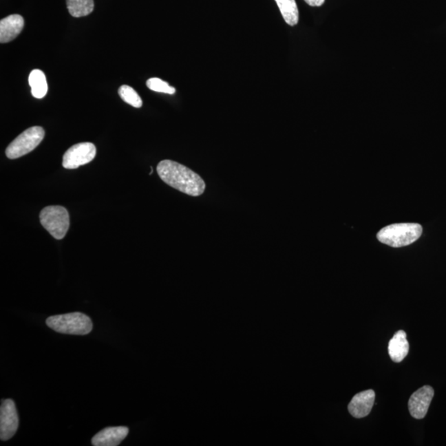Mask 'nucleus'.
Segmentation results:
<instances>
[{
    "mask_svg": "<svg viewBox=\"0 0 446 446\" xmlns=\"http://www.w3.org/2000/svg\"><path fill=\"white\" fill-rule=\"evenodd\" d=\"M157 173L165 184L188 195L198 197L204 193V180L192 169L176 161L164 160L157 165Z\"/></svg>",
    "mask_w": 446,
    "mask_h": 446,
    "instance_id": "obj_1",
    "label": "nucleus"
},
{
    "mask_svg": "<svg viewBox=\"0 0 446 446\" xmlns=\"http://www.w3.org/2000/svg\"><path fill=\"white\" fill-rule=\"evenodd\" d=\"M423 233V226L418 223H398L383 227L379 231L377 238L380 242L392 247L411 245Z\"/></svg>",
    "mask_w": 446,
    "mask_h": 446,
    "instance_id": "obj_2",
    "label": "nucleus"
},
{
    "mask_svg": "<svg viewBox=\"0 0 446 446\" xmlns=\"http://www.w3.org/2000/svg\"><path fill=\"white\" fill-rule=\"evenodd\" d=\"M45 323L56 332L85 336L93 329L90 317L82 312H72L47 318Z\"/></svg>",
    "mask_w": 446,
    "mask_h": 446,
    "instance_id": "obj_3",
    "label": "nucleus"
},
{
    "mask_svg": "<svg viewBox=\"0 0 446 446\" xmlns=\"http://www.w3.org/2000/svg\"><path fill=\"white\" fill-rule=\"evenodd\" d=\"M40 222L54 238L63 239L70 227L68 211L62 206H48L41 210Z\"/></svg>",
    "mask_w": 446,
    "mask_h": 446,
    "instance_id": "obj_4",
    "label": "nucleus"
},
{
    "mask_svg": "<svg viewBox=\"0 0 446 446\" xmlns=\"http://www.w3.org/2000/svg\"><path fill=\"white\" fill-rule=\"evenodd\" d=\"M45 131L41 127H32L8 145L6 154L8 159L20 158L34 150L43 142Z\"/></svg>",
    "mask_w": 446,
    "mask_h": 446,
    "instance_id": "obj_5",
    "label": "nucleus"
},
{
    "mask_svg": "<svg viewBox=\"0 0 446 446\" xmlns=\"http://www.w3.org/2000/svg\"><path fill=\"white\" fill-rule=\"evenodd\" d=\"M96 147L91 142H81L74 145L63 156L62 165L68 169H77L91 162L96 156Z\"/></svg>",
    "mask_w": 446,
    "mask_h": 446,
    "instance_id": "obj_6",
    "label": "nucleus"
},
{
    "mask_svg": "<svg viewBox=\"0 0 446 446\" xmlns=\"http://www.w3.org/2000/svg\"><path fill=\"white\" fill-rule=\"evenodd\" d=\"M18 427L19 416L14 401L2 400L0 407V439L3 441L10 440Z\"/></svg>",
    "mask_w": 446,
    "mask_h": 446,
    "instance_id": "obj_7",
    "label": "nucleus"
},
{
    "mask_svg": "<svg viewBox=\"0 0 446 446\" xmlns=\"http://www.w3.org/2000/svg\"><path fill=\"white\" fill-rule=\"evenodd\" d=\"M433 396L434 390L431 386L425 385L416 391L408 401L409 412L412 416L416 419L424 418Z\"/></svg>",
    "mask_w": 446,
    "mask_h": 446,
    "instance_id": "obj_8",
    "label": "nucleus"
},
{
    "mask_svg": "<svg viewBox=\"0 0 446 446\" xmlns=\"http://www.w3.org/2000/svg\"><path fill=\"white\" fill-rule=\"evenodd\" d=\"M375 392L369 390L354 395L348 406L349 412L355 418H363L370 414L374 406Z\"/></svg>",
    "mask_w": 446,
    "mask_h": 446,
    "instance_id": "obj_9",
    "label": "nucleus"
},
{
    "mask_svg": "<svg viewBox=\"0 0 446 446\" xmlns=\"http://www.w3.org/2000/svg\"><path fill=\"white\" fill-rule=\"evenodd\" d=\"M129 433L126 427H114L103 429L95 435L91 442L94 446H117Z\"/></svg>",
    "mask_w": 446,
    "mask_h": 446,
    "instance_id": "obj_10",
    "label": "nucleus"
},
{
    "mask_svg": "<svg viewBox=\"0 0 446 446\" xmlns=\"http://www.w3.org/2000/svg\"><path fill=\"white\" fill-rule=\"evenodd\" d=\"M24 27L22 16L12 14L0 21V43H7L16 39Z\"/></svg>",
    "mask_w": 446,
    "mask_h": 446,
    "instance_id": "obj_11",
    "label": "nucleus"
},
{
    "mask_svg": "<svg viewBox=\"0 0 446 446\" xmlns=\"http://www.w3.org/2000/svg\"><path fill=\"white\" fill-rule=\"evenodd\" d=\"M409 352V343L404 330H399L388 343V354L392 361H403Z\"/></svg>",
    "mask_w": 446,
    "mask_h": 446,
    "instance_id": "obj_12",
    "label": "nucleus"
},
{
    "mask_svg": "<svg viewBox=\"0 0 446 446\" xmlns=\"http://www.w3.org/2000/svg\"><path fill=\"white\" fill-rule=\"evenodd\" d=\"M29 85L32 89V96L36 98H43L47 94L48 85L47 78L43 72L40 70H33L29 74Z\"/></svg>",
    "mask_w": 446,
    "mask_h": 446,
    "instance_id": "obj_13",
    "label": "nucleus"
},
{
    "mask_svg": "<svg viewBox=\"0 0 446 446\" xmlns=\"http://www.w3.org/2000/svg\"><path fill=\"white\" fill-rule=\"evenodd\" d=\"M281 14L289 26H295L299 23V12L295 0H275Z\"/></svg>",
    "mask_w": 446,
    "mask_h": 446,
    "instance_id": "obj_14",
    "label": "nucleus"
},
{
    "mask_svg": "<svg viewBox=\"0 0 446 446\" xmlns=\"http://www.w3.org/2000/svg\"><path fill=\"white\" fill-rule=\"evenodd\" d=\"M66 6L70 15L81 18L93 12L94 3V0H66Z\"/></svg>",
    "mask_w": 446,
    "mask_h": 446,
    "instance_id": "obj_15",
    "label": "nucleus"
},
{
    "mask_svg": "<svg viewBox=\"0 0 446 446\" xmlns=\"http://www.w3.org/2000/svg\"><path fill=\"white\" fill-rule=\"evenodd\" d=\"M118 94L124 102H126L132 107H136V109H139V107L142 106V98H140L139 94L131 86L123 85L120 87Z\"/></svg>",
    "mask_w": 446,
    "mask_h": 446,
    "instance_id": "obj_16",
    "label": "nucleus"
},
{
    "mask_svg": "<svg viewBox=\"0 0 446 446\" xmlns=\"http://www.w3.org/2000/svg\"><path fill=\"white\" fill-rule=\"evenodd\" d=\"M147 86L149 89L155 92L164 93L167 94H176V89L169 85L167 82L160 80L159 78H151L147 81Z\"/></svg>",
    "mask_w": 446,
    "mask_h": 446,
    "instance_id": "obj_17",
    "label": "nucleus"
},
{
    "mask_svg": "<svg viewBox=\"0 0 446 446\" xmlns=\"http://www.w3.org/2000/svg\"><path fill=\"white\" fill-rule=\"evenodd\" d=\"M304 1L312 7H320L325 3V0H304Z\"/></svg>",
    "mask_w": 446,
    "mask_h": 446,
    "instance_id": "obj_18",
    "label": "nucleus"
}]
</instances>
